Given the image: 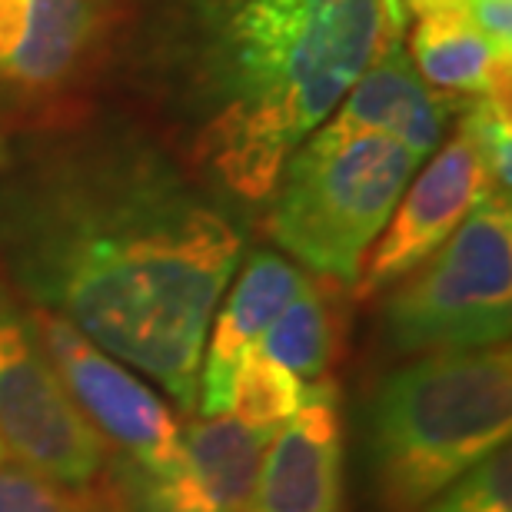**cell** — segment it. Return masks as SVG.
Listing matches in <instances>:
<instances>
[{
	"label": "cell",
	"mask_w": 512,
	"mask_h": 512,
	"mask_svg": "<svg viewBox=\"0 0 512 512\" xmlns=\"http://www.w3.org/2000/svg\"><path fill=\"white\" fill-rule=\"evenodd\" d=\"M0 443L30 473L87 489L104 473V439L60 383L54 360L0 273Z\"/></svg>",
	"instance_id": "6"
},
{
	"label": "cell",
	"mask_w": 512,
	"mask_h": 512,
	"mask_svg": "<svg viewBox=\"0 0 512 512\" xmlns=\"http://www.w3.org/2000/svg\"><path fill=\"white\" fill-rule=\"evenodd\" d=\"M303 276L306 273H300L290 260H283L273 250H253L247 256L237 283L227 286V293L220 296L207 330L210 336L203 343L197 383L200 416H220L230 409L243 363L250 360L266 326L300 290Z\"/></svg>",
	"instance_id": "13"
},
{
	"label": "cell",
	"mask_w": 512,
	"mask_h": 512,
	"mask_svg": "<svg viewBox=\"0 0 512 512\" xmlns=\"http://www.w3.org/2000/svg\"><path fill=\"white\" fill-rule=\"evenodd\" d=\"M336 350L333 333V313L320 286H313L310 276H303L300 290L283 306L280 316L266 326V333L256 343V356L270 360L300 380L303 386H313L326 380Z\"/></svg>",
	"instance_id": "15"
},
{
	"label": "cell",
	"mask_w": 512,
	"mask_h": 512,
	"mask_svg": "<svg viewBox=\"0 0 512 512\" xmlns=\"http://www.w3.org/2000/svg\"><path fill=\"white\" fill-rule=\"evenodd\" d=\"M453 107V100L436 94L416 74L413 60L406 54V37H380L373 60L346 90L340 107L316 130L326 137L373 133V137L393 140L416 153L419 160H426L443 143Z\"/></svg>",
	"instance_id": "11"
},
{
	"label": "cell",
	"mask_w": 512,
	"mask_h": 512,
	"mask_svg": "<svg viewBox=\"0 0 512 512\" xmlns=\"http://www.w3.org/2000/svg\"><path fill=\"white\" fill-rule=\"evenodd\" d=\"M7 167V140H4V133H0V170Z\"/></svg>",
	"instance_id": "21"
},
{
	"label": "cell",
	"mask_w": 512,
	"mask_h": 512,
	"mask_svg": "<svg viewBox=\"0 0 512 512\" xmlns=\"http://www.w3.org/2000/svg\"><path fill=\"white\" fill-rule=\"evenodd\" d=\"M512 356L506 346L413 356L376 389L366 419L373 493L383 512H416L509 446Z\"/></svg>",
	"instance_id": "3"
},
{
	"label": "cell",
	"mask_w": 512,
	"mask_h": 512,
	"mask_svg": "<svg viewBox=\"0 0 512 512\" xmlns=\"http://www.w3.org/2000/svg\"><path fill=\"white\" fill-rule=\"evenodd\" d=\"M117 17L114 0H0V80L30 94L74 84Z\"/></svg>",
	"instance_id": "10"
},
{
	"label": "cell",
	"mask_w": 512,
	"mask_h": 512,
	"mask_svg": "<svg viewBox=\"0 0 512 512\" xmlns=\"http://www.w3.org/2000/svg\"><path fill=\"white\" fill-rule=\"evenodd\" d=\"M0 459H4V443H0Z\"/></svg>",
	"instance_id": "22"
},
{
	"label": "cell",
	"mask_w": 512,
	"mask_h": 512,
	"mask_svg": "<svg viewBox=\"0 0 512 512\" xmlns=\"http://www.w3.org/2000/svg\"><path fill=\"white\" fill-rule=\"evenodd\" d=\"M512 326V210L486 193L433 256L389 286L383 340L396 356L506 346Z\"/></svg>",
	"instance_id": "5"
},
{
	"label": "cell",
	"mask_w": 512,
	"mask_h": 512,
	"mask_svg": "<svg viewBox=\"0 0 512 512\" xmlns=\"http://www.w3.org/2000/svg\"><path fill=\"white\" fill-rule=\"evenodd\" d=\"M336 386L320 380L286 423L256 473L243 512H340L343 503V439L336 416Z\"/></svg>",
	"instance_id": "12"
},
{
	"label": "cell",
	"mask_w": 512,
	"mask_h": 512,
	"mask_svg": "<svg viewBox=\"0 0 512 512\" xmlns=\"http://www.w3.org/2000/svg\"><path fill=\"white\" fill-rule=\"evenodd\" d=\"M416 512H512V459L509 446L449 483Z\"/></svg>",
	"instance_id": "17"
},
{
	"label": "cell",
	"mask_w": 512,
	"mask_h": 512,
	"mask_svg": "<svg viewBox=\"0 0 512 512\" xmlns=\"http://www.w3.org/2000/svg\"><path fill=\"white\" fill-rule=\"evenodd\" d=\"M213 187L137 127L77 130L0 180V266L30 306L77 326L197 409L210 320L243 256Z\"/></svg>",
	"instance_id": "1"
},
{
	"label": "cell",
	"mask_w": 512,
	"mask_h": 512,
	"mask_svg": "<svg viewBox=\"0 0 512 512\" xmlns=\"http://www.w3.org/2000/svg\"><path fill=\"white\" fill-rule=\"evenodd\" d=\"M383 10V37H406L409 30V10L403 0H380Z\"/></svg>",
	"instance_id": "20"
},
{
	"label": "cell",
	"mask_w": 512,
	"mask_h": 512,
	"mask_svg": "<svg viewBox=\"0 0 512 512\" xmlns=\"http://www.w3.org/2000/svg\"><path fill=\"white\" fill-rule=\"evenodd\" d=\"M459 130L473 143L486 173V187L496 197H509L512 183V127L509 97H476L459 104Z\"/></svg>",
	"instance_id": "16"
},
{
	"label": "cell",
	"mask_w": 512,
	"mask_h": 512,
	"mask_svg": "<svg viewBox=\"0 0 512 512\" xmlns=\"http://www.w3.org/2000/svg\"><path fill=\"white\" fill-rule=\"evenodd\" d=\"M27 313L70 399L90 426L120 446L124 463L150 476L173 469L183 446V426L173 409L77 326L37 306Z\"/></svg>",
	"instance_id": "7"
},
{
	"label": "cell",
	"mask_w": 512,
	"mask_h": 512,
	"mask_svg": "<svg viewBox=\"0 0 512 512\" xmlns=\"http://www.w3.org/2000/svg\"><path fill=\"white\" fill-rule=\"evenodd\" d=\"M419 163L416 153L386 137L313 130L276 177L266 200V233L296 263L356 286L366 253Z\"/></svg>",
	"instance_id": "4"
},
{
	"label": "cell",
	"mask_w": 512,
	"mask_h": 512,
	"mask_svg": "<svg viewBox=\"0 0 512 512\" xmlns=\"http://www.w3.org/2000/svg\"><path fill=\"white\" fill-rule=\"evenodd\" d=\"M486 193L483 163L466 133L456 130L446 143H439L426 170L406 183L393 217L366 253L356 293L376 296L413 273L426 256H433L453 237Z\"/></svg>",
	"instance_id": "9"
},
{
	"label": "cell",
	"mask_w": 512,
	"mask_h": 512,
	"mask_svg": "<svg viewBox=\"0 0 512 512\" xmlns=\"http://www.w3.org/2000/svg\"><path fill=\"white\" fill-rule=\"evenodd\" d=\"M0 512H84L64 489L30 473L27 466H0Z\"/></svg>",
	"instance_id": "18"
},
{
	"label": "cell",
	"mask_w": 512,
	"mask_h": 512,
	"mask_svg": "<svg viewBox=\"0 0 512 512\" xmlns=\"http://www.w3.org/2000/svg\"><path fill=\"white\" fill-rule=\"evenodd\" d=\"M120 64L173 157L266 203L283 163L340 107L383 37L380 0H130Z\"/></svg>",
	"instance_id": "2"
},
{
	"label": "cell",
	"mask_w": 512,
	"mask_h": 512,
	"mask_svg": "<svg viewBox=\"0 0 512 512\" xmlns=\"http://www.w3.org/2000/svg\"><path fill=\"white\" fill-rule=\"evenodd\" d=\"M469 20L503 54H512V0H463Z\"/></svg>",
	"instance_id": "19"
},
{
	"label": "cell",
	"mask_w": 512,
	"mask_h": 512,
	"mask_svg": "<svg viewBox=\"0 0 512 512\" xmlns=\"http://www.w3.org/2000/svg\"><path fill=\"white\" fill-rule=\"evenodd\" d=\"M276 433L240 409L200 416L183 429L180 459L167 473L150 476L120 459L114 476L120 512H243Z\"/></svg>",
	"instance_id": "8"
},
{
	"label": "cell",
	"mask_w": 512,
	"mask_h": 512,
	"mask_svg": "<svg viewBox=\"0 0 512 512\" xmlns=\"http://www.w3.org/2000/svg\"><path fill=\"white\" fill-rule=\"evenodd\" d=\"M406 54L416 74L446 100L509 97V60L483 37L466 7H443L416 14L406 37Z\"/></svg>",
	"instance_id": "14"
}]
</instances>
